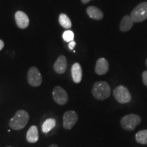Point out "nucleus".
Here are the masks:
<instances>
[{"label":"nucleus","instance_id":"14","mask_svg":"<svg viewBox=\"0 0 147 147\" xmlns=\"http://www.w3.org/2000/svg\"><path fill=\"white\" fill-rule=\"evenodd\" d=\"M87 13L92 19L101 20L104 17V14L100 9L95 6H89L87 9Z\"/></svg>","mask_w":147,"mask_h":147},{"label":"nucleus","instance_id":"20","mask_svg":"<svg viewBox=\"0 0 147 147\" xmlns=\"http://www.w3.org/2000/svg\"><path fill=\"white\" fill-rule=\"evenodd\" d=\"M142 81L145 86L147 87V71H144L142 73Z\"/></svg>","mask_w":147,"mask_h":147},{"label":"nucleus","instance_id":"26","mask_svg":"<svg viewBox=\"0 0 147 147\" xmlns=\"http://www.w3.org/2000/svg\"><path fill=\"white\" fill-rule=\"evenodd\" d=\"M7 147H12V146H7Z\"/></svg>","mask_w":147,"mask_h":147},{"label":"nucleus","instance_id":"23","mask_svg":"<svg viewBox=\"0 0 147 147\" xmlns=\"http://www.w3.org/2000/svg\"><path fill=\"white\" fill-rule=\"evenodd\" d=\"M81 1L83 3H89L90 1H91V0H81Z\"/></svg>","mask_w":147,"mask_h":147},{"label":"nucleus","instance_id":"4","mask_svg":"<svg viewBox=\"0 0 147 147\" xmlns=\"http://www.w3.org/2000/svg\"><path fill=\"white\" fill-rule=\"evenodd\" d=\"M130 17L134 23H140L147 18V1L140 3L134 9Z\"/></svg>","mask_w":147,"mask_h":147},{"label":"nucleus","instance_id":"11","mask_svg":"<svg viewBox=\"0 0 147 147\" xmlns=\"http://www.w3.org/2000/svg\"><path fill=\"white\" fill-rule=\"evenodd\" d=\"M67 59L64 55L59 57L54 64V69L57 74H63L67 69Z\"/></svg>","mask_w":147,"mask_h":147},{"label":"nucleus","instance_id":"5","mask_svg":"<svg viewBox=\"0 0 147 147\" xmlns=\"http://www.w3.org/2000/svg\"><path fill=\"white\" fill-rule=\"evenodd\" d=\"M113 95L116 100L120 104H127L131 100V93L127 88L123 85L118 86L115 88L113 91Z\"/></svg>","mask_w":147,"mask_h":147},{"label":"nucleus","instance_id":"17","mask_svg":"<svg viewBox=\"0 0 147 147\" xmlns=\"http://www.w3.org/2000/svg\"><path fill=\"white\" fill-rule=\"evenodd\" d=\"M59 21L61 26L65 29H70L71 27V22L69 18L65 14H61L59 17Z\"/></svg>","mask_w":147,"mask_h":147},{"label":"nucleus","instance_id":"25","mask_svg":"<svg viewBox=\"0 0 147 147\" xmlns=\"http://www.w3.org/2000/svg\"><path fill=\"white\" fill-rule=\"evenodd\" d=\"M146 65L147 66V59H146Z\"/></svg>","mask_w":147,"mask_h":147},{"label":"nucleus","instance_id":"7","mask_svg":"<svg viewBox=\"0 0 147 147\" xmlns=\"http://www.w3.org/2000/svg\"><path fill=\"white\" fill-rule=\"evenodd\" d=\"M78 120V115L74 110L65 112L63 117V127L65 129H71Z\"/></svg>","mask_w":147,"mask_h":147},{"label":"nucleus","instance_id":"21","mask_svg":"<svg viewBox=\"0 0 147 147\" xmlns=\"http://www.w3.org/2000/svg\"><path fill=\"white\" fill-rule=\"evenodd\" d=\"M76 43L74 41H71L70 42H69V45H68L69 49H70V50L73 51L74 49V47H76Z\"/></svg>","mask_w":147,"mask_h":147},{"label":"nucleus","instance_id":"24","mask_svg":"<svg viewBox=\"0 0 147 147\" xmlns=\"http://www.w3.org/2000/svg\"><path fill=\"white\" fill-rule=\"evenodd\" d=\"M49 147H59L57 144H51V146H49Z\"/></svg>","mask_w":147,"mask_h":147},{"label":"nucleus","instance_id":"2","mask_svg":"<svg viewBox=\"0 0 147 147\" xmlns=\"http://www.w3.org/2000/svg\"><path fill=\"white\" fill-rule=\"evenodd\" d=\"M111 90L108 82L106 81L96 82L92 89V94L96 100H104L110 95Z\"/></svg>","mask_w":147,"mask_h":147},{"label":"nucleus","instance_id":"9","mask_svg":"<svg viewBox=\"0 0 147 147\" xmlns=\"http://www.w3.org/2000/svg\"><path fill=\"white\" fill-rule=\"evenodd\" d=\"M15 20L16 25L20 29H25L29 26V17L24 12L17 11L15 13Z\"/></svg>","mask_w":147,"mask_h":147},{"label":"nucleus","instance_id":"18","mask_svg":"<svg viewBox=\"0 0 147 147\" xmlns=\"http://www.w3.org/2000/svg\"><path fill=\"white\" fill-rule=\"evenodd\" d=\"M136 140L141 144H147V129L139 131L136 134Z\"/></svg>","mask_w":147,"mask_h":147},{"label":"nucleus","instance_id":"15","mask_svg":"<svg viewBox=\"0 0 147 147\" xmlns=\"http://www.w3.org/2000/svg\"><path fill=\"white\" fill-rule=\"evenodd\" d=\"M133 24L134 22L129 16H125L121 21L120 30L123 32H127L133 27Z\"/></svg>","mask_w":147,"mask_h":147},{"label":"nucleus","instance_id":"6","mask_svg":"<svg viewBox=\"0 0 147 147\" xmlns=\"http://www.w3.org/2000/svg\"><path fill=\"white\" fill-rule=\"evenodd\" d=\"M53 97L55 102L59 105H65L68 102V95L67 92L63 88L57 86L54 88L53 91Z\"/></svg>","mask_w":147,"mask_h":147},{"label":"nucleus","instance_id":"22","mask_svg":"<svg viewBox=\"0 0 147 147\" xmlns=\"http://www.w3.org/2000/svg\"><path fill=\"white\" fill-rule=\"evenodd\" d=\"M3 47H4V42H3L2 40H0V51L2 50Z\"/></svg>","mask_w":147,"mask_h":147},{"label":"nucleus","instance_id":"1","mask_svg":"<svg viewBox=\"0 0 147 147\" xmlns=\"http://www.w3.org/2000/svg\"><path fill=\"white\" fill-rule=\"evenodd\" d=\"M29 120V115L27 112L23 110H18L15 115L10 120L9 125L14 130H21L23 129Z\"/></svg>","mask_w":147,"mask_h":147},{"label":"nucleus","instance_id":"13","mask_svg":"<svg viewBox=\"0 0 147 147\" xmlns=\"http://www.w3.org/2000/svg\"><path fill=\"white\" fill-rule=\"evenodd\" d=\"M27 140L30 143H35L38 142L39 140L38 127L36 125L31 126L27 131L26 135Z\"/></svg>","mask_w":147,"mask_h":147},{"label":"nucleus","instance_id":"10","mask_svg":"<svg viewBox=\"0 0 147 147\" xmlns=\"http://www.w3.org/2000/svg\"><path fill=\"white\" fill-rule=\"evenodd\" d=\"M109 69V63L108 61L104 58H100L97 59L95 64V71L97 74L104 75L108 72Z\"/></svg>","mask_w":147,"mask_h":147},{"label":"nucleus","instance_id":"12","mask_svg":"<svg viewBox=\"0 0 147 147\" xmlns=\"http://www.w3.org/2000/svg\"><path fill=\"white\" fill-rule=\"evenodd\" d=\"M71 76L75 83H79L82 80V70L78 63H75L71 67Z\"/></svg>","mask_w":147,"mask_h":147},{"label":"nucleus","instance_id":"3","mask_svg":"<svg viewBox=\"0 0 147 147\" xmlns=\"http://www.w3.org/2000/svg\"><path fill=\"white\" fill-rule=\"evenodd\" d=\"M141 117L136 114H129L121 119V125L127 131H133L140 123Z\"/></svg>","mask_w":147,"mask_h":147},{"label":"nucleus","instance_id":"8","mask_svg":"<svg viewBox=\"0 0 147 147\" xmlns=\"http://www.w3.org/2000/svg\"><path fill=\"white\" fill-rule=\"evenodd\" d=\"M27 80L32 87H38L42 84V77L38 69L36 67H32L27 74Z\"/></svg>","mask_w":147,"mask_h":147},{"label":"nucleus","instance_id":"19","mask_svg":"<svg viewBox=\"0 0 147 147\" xmlns=\"http://www.w3.org/2000/svg\"><path fill=\"white\" fill-rule=\"evenodd\" d=\"M63 39L64 41L67 42H70L71 41H74V32L71 30H67L64 32L63 34Z\"/></svg>","mask_w":147,"mask_h":147},{"label":"nucleus","instance_id":"16","mask_svg":"<svg viewBox=\"0 0 147 147\" xmlns=\"http://www.w3.org/2000/svg\"><path fill=\"white\" fill-rule=\"evenodd\" d=\"M56 125V121L54 119H48L43 123L42 125V130L44 133H49Z\"/></svg>","mask_w":147,"mask_h":147}]
</instances>
